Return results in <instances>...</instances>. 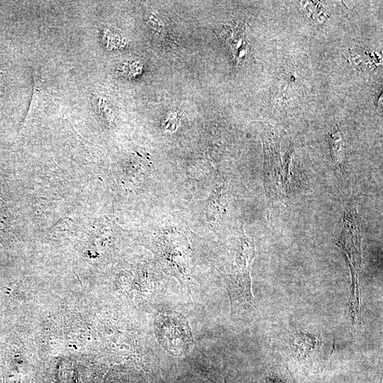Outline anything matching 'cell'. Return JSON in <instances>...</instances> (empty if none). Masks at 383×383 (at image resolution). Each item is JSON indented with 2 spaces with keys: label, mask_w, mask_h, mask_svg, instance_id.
Wrapping results in <instances>:
<instances>
[{
  "label": "cell",
  "mask_w": 383,
  "mask_h": 383,
  "mask_svg": "<svg viewBox=\"0 0 383 383\" xmlns=\"http://www.w3.org/2000/svg\"><path fill=\"white\" fill-rule=\"evenodd\" d=\"M155 332L162 346L173 355L184 354L192 343L185 318L174 311H165L155 318Z\"/></svg>",
  "instance_id": "cell-4"
},
{
  "label": "cell",
  "mask_w": 383,
  "mask_h": 383,
  "mask_svg": "<svg viewBox=\"0 0 383 383\" xmlns=\"http://www.w3.org/2000/svg\"><path fill=\"white\" fill-rule=\"evenodd\" d=\"M265 167L264 182L268 206L284 200L289 190V166L283 165L279 150L271 137L264 138Z\"/></svg>",
  "instance_id": "cell-3"
},
{
  "label": "cell",
  "mask_w": 383,
  "mask_h": 383,
  "mask_svg": "<svg viewBox=\"0 0 383 383\" xmlns=\"http://www.w3.org/2000/svg\"><path fill=\"white\" fill-rule=\"evenodd\" d=\"M360 241V224L356 204L350 201L345 209L338 245L346 256L351 272L352 282L348 306L353 329L359 323L362 309L359 283L361 263Z\"/></svg>",
  "instance_id": "cell-2"
},
{
  "label": "cell",
  "mask_w": 383,
  "mask_h": 383,
  "mask_svg": "<svg viewBox=\"0 0 383 383\" xmlns=\"http://www.w3.org/2000/svg\"><path fill=\"white\" fill-rule=\"evenodd\" d=\"M382 372L379 374L378 373L375 377L374 378V380L372 383H382Z\"/></svg>",
  "instance_id": "cell-6"
},
{
  "label": "cell",
  "mask_w": 383,
  "mask_h": 383,
  "mask_svg": "<svg viewBox=\"0 0 383 383\" xmlns=\"http://www.w3.org/2000/svg\"><path fill=\"white\" fill-rule=\"evenodd\" d=\"M255 255L252 240L243 233L233 260L224 274L233 317H245L255 307L250 278L251 263Z\"/></svg>",
  "instance_id": "cell-1"
},
{
  "label": "cell",
  "mask_w": 383,
  "mask_h": 383,
  "mask_svg": "<svg viewBox=\"0 0 383 383\" xmlns=\"http://www.w3.org/2000/svg\"><path fill=\"white\" fill-rule=\"evenodd\" d=\"M328 143L330 144L331 155L333 160L335 163L340 164L343 156V139L340 132L335 131L331 133L328 138Z\"/></svg>",
  "instance_id": "cell-5"
}]
</instances>
